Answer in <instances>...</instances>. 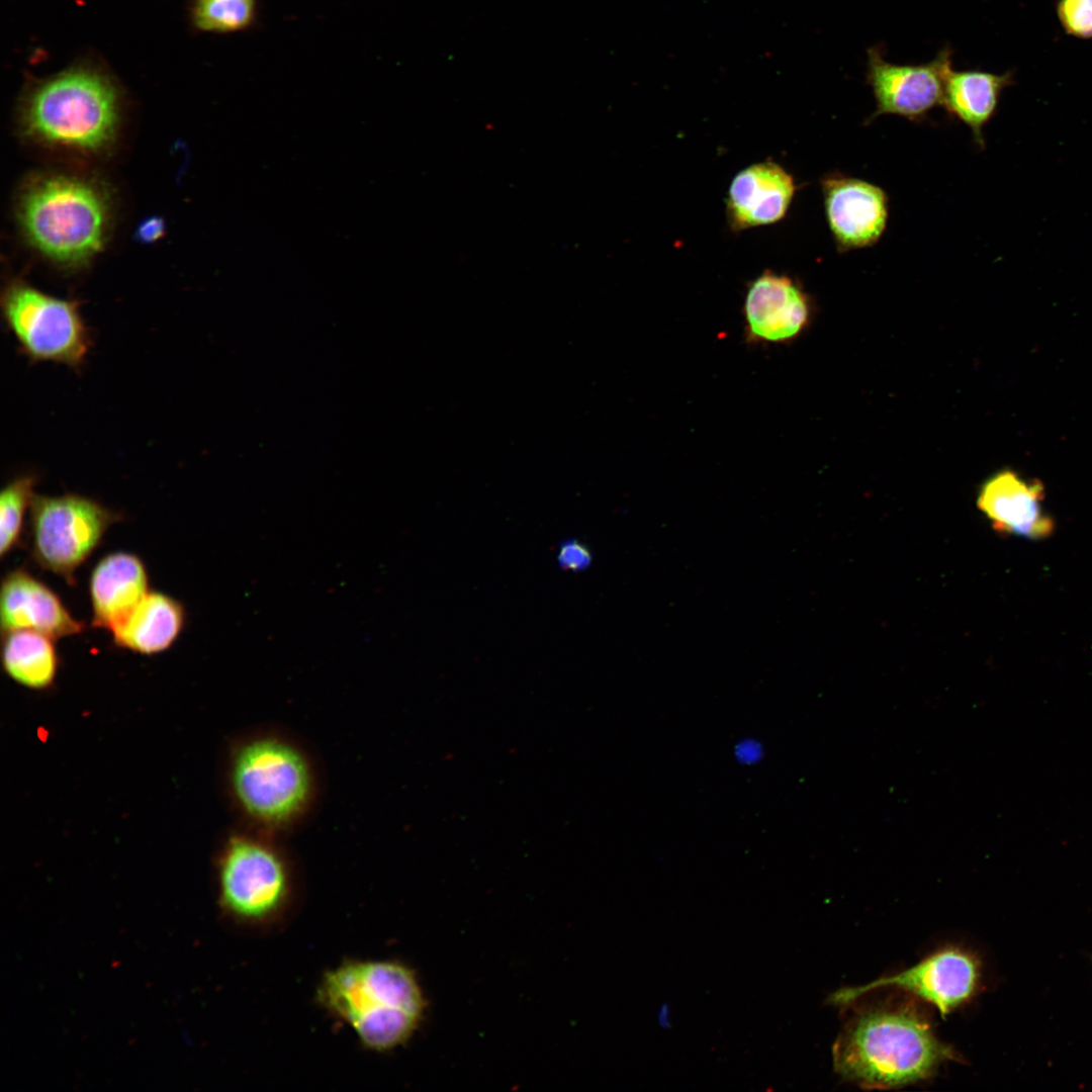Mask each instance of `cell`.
Instances as JSON below:
<instances>
[{
	"label": "cell",
	"mask_w": 1092,
	"mask_h": 1092,
	"mask_svg": "<svg viewBox=\"0 0 1092 1092\" xmlns=\"http://www.w3.org/2000/svg\"><path fill=\"white\" fill-rule=\"evenodd\" d=\"M123 94L114 76L95 62L80 61L24 90L18 105L23 135L42 147L98 155L116 140Z\"/></svg>",
	"instance_id": "obj_1"
},
{
	"label": "cell",
	"mask_w": 1092,
	"mask_h": 1092,
	"mask_svg": "<svg viewBox=\"0 0 1092 1092\" xmlns=\"http://www.w3.org/2000/svg\"><path fill=\"white\" fill-rule=\"evenodd\" d=\"M315 999L327 1013L347 1024L365 1049L376 1053L405 1043L426 1009L415 972L390 960L343 961L323 974Z\"/></svg>",
	"instance_id": "obj_2"
},
{
	"label": "cell",
	"mask_w": 1092,
	"mask_h": 1092,
	"mask_svg": "<svg viewBox=\"0 0 1092 1092\" xmlns=\"http://www.w3.org/2000/svg\"><path fill=\"white\" fill-rule=\"evenodd\" d=\"M16 215L32 249L59 267L75 269L104 249L112 224V201L95 179L41 172L21 186Z\"/></svg>",
	"instance_id": "obj_3"
},
{
	"label": "cell",
	"mask_w": 1092,
	"mask_h": 1092,
	"mask_svg": "<svg viewBox=\"0 0 1092 1092\" xmlns=\"http://www.w3.org/2000/svg\"><path fill=\"white\" fill-rule=\"evenodd\" d=\"M833 1065L863 1088L889 1089L923 1080L953 1059L928 1021L912 1006L884 1005L859 1012L833 1044Z\"/></svg>",
	"instance_id": "obj_4"
},
{
	"label": "cell",
	"mask_w": 1092,
	"mask_h": 1092,
	"mask_svg": "<svg viewBox=\"0 0 1092 1092\" xmlns=\"http://www.w3.org/2000/svg\"><path fill=\"white\" fill-rule=\"evenodd\" d=\"M218 898L222 912L238 926L266 933L291 919L298 890L281 849L255 835H236L219 859Z\"/></svg>",
	"instance_id": "obj_5"
},
{
	"label": "cell",
	"mask_w": 1092,
	"mask_h": 1092,
	"mask_svg": "<svg viewBox=\"0 0 1092 1092\" xmlns=\"http://www.w3.org/2000/svg\"><path fill=\"white\" fill-rule=\"evenodd\" d=\"M231 786L243 812L270 828L295 821L313 795V775L306 755L281 737L262 735L244 742L231 765Z\"/></svg>",
	"instance_id": "obj_6"
},
{
	"label": "cell",
	"mask_w": 1092,
	"mask_h": 1092,
	"mask_svg": "<svg viewBox=\"0 0 1092 1092\" xmlns=\"http://www.w3.org/2000/svg\"><path fill=\"white\" fill-rule=\"evenodd\" d=\"M1 307L9 331L28 358L71 367L83 363L90 337L78 301L51 296L14 279L2 292Z\"/></svg>",
	"instance_id": "obj_7"
},
{
	"label": "cell",
	"mask_w": 1092,
	"mask_h": 1092,
	"mask_svg": "<svg viewBox=\"0 0 1092 1092\" xmlns=\"http://www.w3.org/2000/svg\"><path fill=\"white\" fill-rule=\"evenodd\" d=\"M119 516L79 494L34 495L30 507L31 554L43 569L73 583L77 568Z\"/></svg>",
	"instance_id": "obj_8"
},
{
	"label": "cell",
	"mask_w": 1092,
	"mask_h": 1092,
	"mask_svg": "<svg viewBox=\"0 0 1092 1092\" xmlns=\"http://www.w3.org/2000/svg\"><path fill=\"white\" fill-rule=\"evenodd\" d=\"M980 974L976 957L960 948L947 947L898 974L862 986L839 989L829 1001L844 1006L871 991L895 987L932 1004L944 1017L975 994Z\"/></svg>",
	"instance_id": "obj_9"
},
{
	"label": "cell",
	"mask_w": 1092,
	"mask_h": 1092,
	"mask_svg": "<svg viewBox=\"0 0 1092 1092\" xmlns=\"http://www.w3.org/2000/svg\"><path fill=\"white\" fill-rule=\"evenodd\" d=\"M951 57V50L944 48L928 63L900 65L886 61L882 49H869L867 83L876 101L869 121L885 114L922 121L933 108L942 105Z\"/></svg>",
	"instance_id": "obj_10"
},
{
	"label": "cell",
	"mask_w": 1092,
	"mask_h": 1092,
	"mask_svg": "<svg viewBox=\"0 0 1092 1092\" xmlns=\"http://www.w3.org/2000/svg\"><path fill=\"white\" fill-rule=\"evenodd\" d=\"M826 220L840 253L872 247L888 221V196L868 181L832 173L821 180Z\"/></svg>",
	"instance_id": "obj_11"
},
{
	"label": "cell",
	"mask_w": 1092,
	"mask_h": 1092,
	"mask_svg": "<svg viewBox=\"0 0 1092 1092\" xmlns=\"http://www.w3.org/2000/svg\"><path fill=\"white\" fill-rule=\"evenodd\" d=\"M812 314L809 295L793 278L765 270L749 285L743 305L746 341L780 344L797 339Z\"/></svg>",
	"instance_id": "obj_12"
},
{
	"label": "cell",
	"mask_w": 1092,
	"mask_h": 1092,
	"mask_svg": "<svg viewBox=\"0 0 1092 1092\" xmlns=\"http://www.w3.org/2000/svg\"><path fill=\"white\" fill-rule=\"evenodd\" d=\"M1 632L32 630L55 640L76 635L84 624L75 619L59 596L28 571L18 568L2 579Z\"/></svg>",
	"instance_id": "obj_13"
},
{
	"label": "cell",
	"mask_w": 1092,
	"mask_h": 1092,
	"mask_svg": "<svg viewBox=\"0 0 1092 1092\" xmlns=\"http://www.w3.org/2000/svg\"><path fill=\"white\" fill-rule=\"evenodd\" d=\"M1043 486L1010 469L996 472L981 486L978 507L994 529L1003 534L1042 539L1053 533V519L1044 513Z\"/></svg>",
	"instance_id": "obj_14"
},
{
	"label": "cell",
	"mask_w": 1092,
	"mask_h": 1092,
	"mask_svg": "<svg viewBox=\"0 0 1092 1092\" xmlns=\"http://www.w3.org/2000/svg\"><path fill=\"white\" fill-rule=\"evenodd\" d=\"M797 185L780 164L763 161L736 174L726 199L728 223L733 231L771 224L783 219Z\"/></svg>",
	"instance_id": "obj_15"
},
{
	"label": "cell",
	"mask_w": 1092,
	"mask_h": 1092,
	"mask_svg": "<svg viewBox=\"0 0 1092 1092\" xmlns=\"http://www.w3.org/2000/svg\"><path fill=\"white\" fill-rule=\"evenodd\" d=\"M148 593V572L138 555L125 551L105 555L89 579L92 625L112 631Z\"/></svg>",
	"instance_id": "obj_16"
},
{
	"label": "cell",
	"mask_w": 1092,
	"mask_h": 1092,
	"mask_svg": "<svg viewBox=\"0 0 1092 1092\" xmlns=\"http://www.w3.org/2000/svg\"><path fill=\"white\" fill-rule=\"evenodd\" d=\"M1015 82L1014 73L994 74L981 70H948L942 105L946 112L965 123L979 148H985L984 127L995 116L1002 93Z\"/></svg>",
	"instance_id": "obj_17"
},
{
	"label": "cell",
	"mask_w": 1092,
	"mask_h": 1092,
	"mask_svg": "<svg viewBox=\"0 0 1092 1092\" xmlns=\"http://www.w3.org/2000/svg\"><path fill=\"white\" fill-rule=\"evenodd\" d=\"M185 622V610L176 599L149 592L129 616L111 632L113 643L130 651L152 655L171 647Z\"/></svg>",
	"instance_id": "obj_18"
},
{
	"label": "cell",
	"mask_w": 1092,
	"mask_h": 1092,
	"mask_svg": "<svg viewBox=\"0 0 1092 1092\" xmlns=\"http://www.w3.org/2000/svg\"><path fill=\"white\" fill-rule=\"evenodd\" d=\"M55 639L32 630L2 633V664L7 674L31 689L49 687L57 673Z\"/></svg>",
	"instance_id": "obj_19"
},
{
	"label": "cell",
	"mask_w": 1092,
	"mask_h": 1092,
	"mask_svg": "<svg viewBox=\"0 0 1092 1092\" xmlns=\"http://www.w3.org/2000/svg\"><path fill=\"white\" fill-rule=\"evenodd\" d=\"M192 25L199 31L232 33L248 29L257 14L256 0H193Z\"/></svg>",
	"instance_id": "obj_20"
},
{
	"label": "cell",
	"mask_w": 1092,
	"mask_h": 1092,
	"mask_svg": "<svg viewBox=\"0 0 1092 1092\" xmlns=\"http://www.w3.org/2000/svg\"><path fill=\"white\" fill-rule=\"evenodd\" d=\"M35 477L18 476L9 481L0 494V555L3 558L19 542L23 519L34 497Z\"/></svg>",
	"instance_id": "obj_21"
},
{
	"label": "cell",
	"mask_w": 1092,
	"mask_h": 1092,
	"mask_svg": "<svg viewBox=\"0 0 1092 1092\" xmlns=\"http://www.w3.org/2000/svg\"><path fill=\"white\" fill-rule=\"evenodd\" d=\"M1056 14L1066 34L1092 38V0H1057Z\"/></svg>",
	"instance_id": "obj_22"
},
{
	"label": "cell",
	"mask_w": 1092,
	"mask_h": 1092,
	"mask_svg": "<svg viewBox=\"0 0 1092 1092\" xmlns=\"http://www.w3.org/2000/svg\"><path fill=\"white\" fill-rule=\"evenodd\" d=\"M592 553L581 542L571 539L560 544L557 561L560 567L571 571H582L592 564Z\"/></svg>",
	"instance_id": "obj_23"
},
{
	"label": "cell",
	"mask_w": 1092,
	"mask_h": 1092,
	"mask_svg": "<svg viewBox=\"0 0 1092 1092\" xmlns=\"http://www.w3.org/2000/svg\"><path fill=\"white\" fill-rule=\"evenodd\" d=\"M165 232L164 220L160 217L145 219L138 228V239L144 243H153L162 238Z\"/></svg>",
	"instance_id": "obj_24"
},
{
	"label": "cell",
	"mask_w": 1092,
	"mask_h": 1092,
	"mask_svg": "<svg viewBox=\"0 0 1092 1092\" xmlns=\"http://www.w3.org/2000/svg\"><path fill=\"white\" fill-rule=\"evenodd\" d=\"M668 1018H669V1006H668V1004L664 1003V1004L661 1005V1008L659 1009V1013H658V1020H659L660 1025L663 1026V1027H668L670 1025Z\"/></svg>",
	"instance_id": "obj_25"
}]
</instances>
